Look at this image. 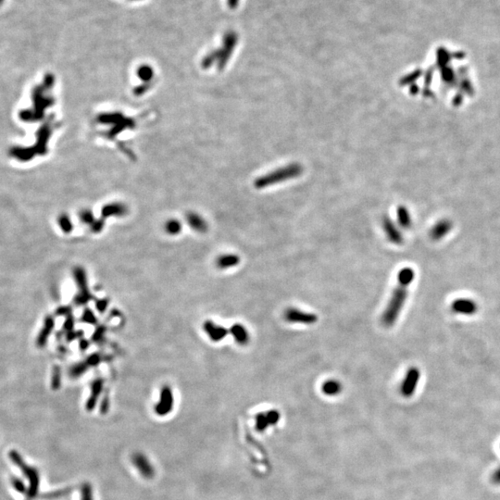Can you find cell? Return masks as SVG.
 <instances>
[{"mask_svg":"<svg viewBox=\"0 0 500 500\" xmlns=\"http://www.w3.org/2000/svg\"><path fill=\"white\" fill-rule=\"evenodd\" d=\"M415 277V272L412 268L406 267L399 271L397 279L398 285L393 292L392 297L382 315V324L385 327H392L397 323L399 314L407 298V287Z\"/></svg>","mask_w":500,"mask_h":500,"instance_id":"obj_1","label":"cell"},{"mask_svg":"<svg viewBox=\"0 0 500 500\" xmlns=\"http://www.w3.org/2000/svg\"><path fill=\"white\" fill-rule=\"evenodd\" d=\"M302 172H303V167L298 163H293L288 166L275 170V172L268 173L267 175L260 177L255 181V187L258 188H264V187L274 186L275 184H279L283 181L299 176L301 175Z\"/></svg>","mask_w":500,"mask_h":500,"instance_id":"obj_2","label":"cell"},{"mask_svg":"<svg viewBox=\"0 0 500 500\" xmlns=\"http://www.w3.org/2000/svg\"><path fill=\"white\" fill-rule=\"evenodd\" d=\"M284 318L289 324H301L312 325L318 322V316L311 312L290 307L284 312Z\"/></svg>","mask_w":500,"mask_h":500,"instance_id":"obj_3","label":"cell"},{"mask_svg":"<svg viewBox=\"0 0 500 500\" xmlns=\"http://www.w3.org/2000/svg\"><path fill=\"white\" fill-rule=\"evenodd\" d=\"M421 378V372L416 367L408 369L405 377L403 379L400 392L403 397H411L416 391L418 382Z\"/></svg>","mask_w":500,"mask_h":500,"instance_id":"obj_4","label":"cell"},{"mask_svg":"<svg viewBox=\"0 0 500 500\" xmlns=\"http://www.w3.org/2000/svg\"><path fill=\"white\" fill-rule=\"evenodd\" d=\"M75 280L80 288V294L75 299V302L78 305L86 304L90 301V299H92V296L89 293L88 287H87L86 272L82 268H77L75 270Z\"/></svg>","mask_w":500,"mask_h":500,"instance_id":"obj_5","label":"cell"},{"mask_svg":"<svg viewBox=\"0 0 500 500\" xmlns=\"http://www.w3.org/2000/svg\"><path fill=\"white\" fill-rule=\"evenodd\" d=\"M202 327H203V331L206 333L207 335L212 342H220L225 338L229 333V331L225 327L216 324L212 321H206L203 324Z\"/></svg>","mask_w":500,"mask_h":500,"instance_id":"obj_6","label":"cell"},{"mask_svg":"<svg viewBox=\"0 0 500 500\" xmlns=\"http://www.w3.org/2000/svg\"><path fill=\"white\" fill-rule=\"evenodd\" d=\"M280 421L279 412L271 410L266 413H260L256 417V426L259 431H264L269 425H275Z\"/></svg>","mask_w":500,"mask_h":500,"instance_id":"obj_7","label":"cell"},{"mask_svg":"<svg viewBox=\"0 0 500 500\" xmlns=\"http://www.w3.org/2000/svg\"><path fill=\"white\" fill-rule=\"evenodd\" d=\"M451 309L455 313L472 315L476 313L478 306L472 299H458L453 301Z\"/></svg>","mask_w":500,"mask_h":500,"instance_id":"obj_8","label":"cell"},{"mask_svg":"<svg viewBox=\"0 0 500 500\" xmlns=\"http://www.w3.org/2000/svg\"><path fill=\"white\" fill-rule=\"evenodd\" d=\"M383 230L389 241L395 245H401L403 243V236L400 231L389 218H384L382 221Z\"/></svg>","mask_w":500,"mask_h":500,"instance_id":"obj_9","label":"cell"},{"mask_svg":"<svg viewBox=\"0 0 500 500\" xmlns=\"http://www.w3.org/2000/svg\"><path fill=\"white\" fill-rule=\"evenodd\" d=\"M230 333L239 346H246L250 342L249 332L243 324H234L230 328Z\"/></svg>","mask_w":500,"mask_h":500,"instance_id":"obj_10","label":"cell"},{"mask_svg":"<svg viewBox=\"0 0 500 500\" xmlns=\"http://www.w3.org/2000/svg\"><path fill=\"white\" fill-rule=\"evenodd\" d=\"M160 399L161 400L157 404V412L158 413H166V412H169L170 408L172 407V402H173L172 389L170 387L165 385L162 388Z\"/></svg>","mask_w":500,"mask_h":500,"instance_id":"obj_11","label":"cell"},{"mask_svg":"<svg viewBox=\"0 0 500 500\" xmlns=\"http://www.w3.org/2000/svg\"><path fill=\"white\" fill-rule=\"evenodd\" d=\"M240 263V258L236 254H224L220 256L216 260V267L220 270H227L236 267Z\"/></svg>","mask_w":500,"mask_h":500,"instance_id":"obj_12","label":"cell"},{"mask_svg":"<svg viewBox=\"0 0 500 500\" xmlns=\"http://www.w3.org/2000/svg\"><path fill=\"white\" fill-rule=\"evenodd\" d=\"M452 228V223L447 220H443L439 222H437L436 225L433 227V229L430 233L431 239L434 240H439L442 239L444 236H446Z\"/></svg>","mask_w":500,"mask_h":500,"instance_id":"obj_13","label":"cell"},{"mask_svg":"<svg viewBox=\"0 0 500 500\" xmlns=\"http://www.w3.org/2000/svg\"><path fill=\"white\" fill-rule=\"evenodd\" d=\"M342 389H343L342 383L335 379L326 380L322 385V391L324 392V395L330 397L339 395L342 392Z\"/></svg>","mask_w":500,"mask_h":500,"instance_id":"obj_14","label":"cell"},{"mask_svg":"<svg viewBox=\"0 0 500 500\" xmlns=\"http://www.w3.org/2000/svg\"><path fill=\"white\" fill-rule=\"evenodd\" d=\"M397 220L399 224L403 228L407 229L412 225V221L411 215L405 207H399L397 210Z\"/></svg>","mask_w":500,"mask_h":500,"instance_id":"obj_15","label":"cell"},{"mask_svg":"<svg viewBox=\"0 0 500 500\" xmlns=\"http://www.w3.org/2000/svg\"><path fill=\"white\" fill-rule=\"evenodd\" d=\"M83 319L86 324H95L97 323V318L90 309H85L83 313Z\"/></svg>","mask_w":500,"mask_h":500,"instance_id":"obj_16","label":"cell"},{"mask_svg":"<svg viewBox=\"0 0 500 500\" xmlns=\"http://www.w3.org/2000/svg\"><path fill=\"white\" fill-rule=\"evenodd\" d=\"M100 361H101V357L98 354H93V355L89 356L85 363L87 364V366L89 367V366H96Z\"/></svg>","mask_w":500,"mask_h":500,"instance_id":"obj_17","label":"cell"},{"mask_svg":"<svg viewBox=\"0 0 500 500\" xmlns=\"http://www.w3.org/2000/svg\"><path fill=\"white\" fill-rule=\"evenodd\" d=\"M492 482L495 485H500V467L495 470V472L492 474Z\"/></svg>","mask_w":500,"mask_h":500,"instance_id":"obj_18","label":"cell"},{"mask_svg":"<svg viewBox=\"0 0 500 500\" xmlns=\"http://www.w3.org/2000/svg\"><path fill=\"white\" fill-rule=\"evenodd\" d=\"M107 306H108V301L106 299H101L97 302V308L100 312H103L107 308Z\"/></svg>","mask_w":500,"mask_h":500,"instance_id":"obj_19","label":"cell"},{"mask_svg":"<svg viewBox=\"0 0 500 500\" xmlns=\"http://www.w3.org/2000/svg\"><path fill=\"white\" fill-rule=\"evenodd\" d=\"M238 1L239 0H228V5L230 6L232 9H235L238 4Z\"/></svg>","mask_w":500,"mask_h":500,"instance_id":"obj_20","label":"cell"},{"mask_svg":"<svg viewBox=\"0 0 500 500\" xmlns=\"http://www.w3.org/2000/svg\"><path fill=\"white\" fill-rule=\"evenodd\" d=\"M3 1H4V0H0V6L2 5V3H3Z\"/></svg>","mask_w":500,"mask_h":500,"instance_id":"obj_21","label":"cell"}]
</instances>
